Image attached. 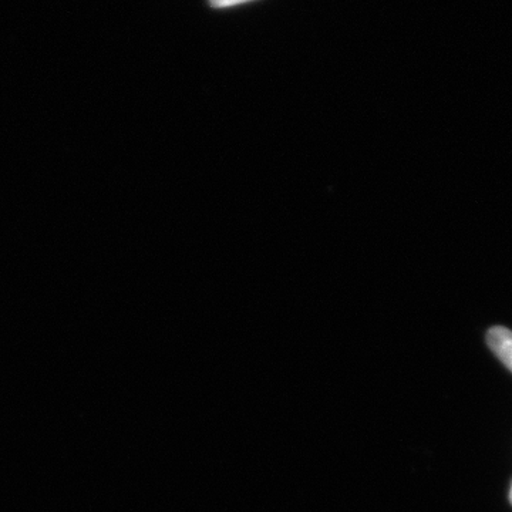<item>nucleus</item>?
Here are the masks:
<instances>
[{
  "label": "nucleus",
  "mask_w": 512,
  "mask_h": 512,
  "mask_svg": "<svg viewBox=\"0 0 512 512\" xmlns=\"http://www.w3.org/2000/svg\"><path fill=\"white\" fill-rule=\"evenodd\" d=\"M487 343L494 355L512 372V330L495 326L488 330Z\"/></svg>",
  "instance_id": "obj_1"
},
{
  "label": "nucleus",
  "mask_w": 512,
  "mask_h": 512,
  "mask_svg": "<svg viewBox=\"0 0 512 512\" xmlns=\"http://www.w3.org/2000/svg\"><path fill=\"white\" fill-rule=\"evenodd\" d=\"M242 2H247V0H211L215 8H228V6L238 5Z\"/></svg>",
  "instance_id": "obj_2"
},
{
  "label": "nucleus",
  "mask_w": 512,
  "mask_h": 512,
  "mask_svg": "<svg viewBox=\"0 0 512 512\" xmlns=\"http://www.w3.org/2000/svg\"><path fill=\"white\" fill-rule=\"evenodd\" d=\"M510 501H511V504H512V487H511V491H510Z\"/></svg>",
  "instance_id": "obj_3"
}]
</instances>
